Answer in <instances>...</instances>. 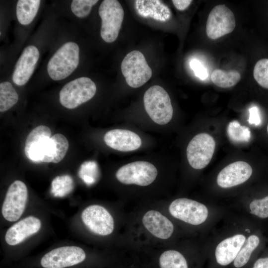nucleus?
<instances>
[{
	"label": "nucleus",
	"mask_w": 268,
	"mask_h": 268,
	"mask_svg": "<svg viewBox=\"0 0 268 268\" xmlns=\"http://www.w3.org/2000/svg\"><path fill=\"white\" fill-rule=\"evenodd\" d=\"M51 131L44 125L34 128L28 135L24 148L26 157L35 162H53L55 152Z\"/></svg>",
	"instance_id": "obj_1"
},
{
	"label": "nucleus",
	"mask_w": 268,
	"mask_h": 268,
	"mask_svg": "<svg viewBox=\"0 0 268 268\" xmlns=\"http://www.w3.org/2000/svg\"><path fill=\"white\" fill-rule=\"evenodd\" d=\"M79 61V48L73 42L62 46L49 60L47 71L54 80L64 79L71 74L77 68Z\"/></svg>",
	"instance_id": "obj_2"
},
{
	"label": "nucleus",
	"mask_w": 268,
	"mask_h": 268,
	"mask_svg": "<svg viewBox=\"0 0 268 268\" xmlns=\"http://www.w3.org/2000/svg\"><path fill=\"white\" fill-rule=\"evenodd\" d=\"M145 110L155 123L164 125L172 118L173 109L170 96L161 86L153 85L148 88L143 96Z\"/></svg>",
	"instance_id": "obj_3"
},
{
	"label": "nucleus",
	"mask_w": 268,
	"mask_h": 268,
	"mask_svg": "<svg viewBox=\"0 0 268 268\" xmlns=\"http://www.w3.org/2000/svg\"><path fill=\"white\" fill-rule=\"evenodd\" d=\"M98 12L101 19L102 39L107 43L114 42L119 35L124 19L122 5L116 0H104L100 5Z\"/></svg>",
	"instance_id": "obj_4"
},
{
	"label": "nucleus",
	"mask_w": 268,
	"mask_h": 268,
	"mask_svg": "<svg viewBox=\"0 0 268 268\" xmlns=\"http://www.w3.org/2000/svg\"><path fill=\"white\" fill-rule=\"evenodd\" d=\"M96 86L89 78L81 77L67 83L60 92L61 104L74 109L90 100L95 95Z\"/></svg>",
	"instance_id": "obj_5"
},
{
	"label": "nucleus",
	"mask_w": 268,
	"mask_h": 268,
	"mask_svg": "<svg viewBox=\"0 0 268 268\" xmlns=\"http://www.w3.org/2000/svg\"><path fill=\"white\" fill-rule=\"evenodd\" d=\"M121 67L127 84L133 88H138L144 84L152 74L144 56L136 50L130 52L125 56Z\"/></svg>",
	"instance_id": "obj_6"
},
{
	"label": "nucleus",
	"mask_w": 268,
	"mask_h": 268,
	"mask_svg": "<svg viewBox=\"0 0 268 268\" xmlns=\"http://www.w3.org/2000/svg\"><path fill=\"white\" fill-rule=\"evenodd\" d=\"M157 174L154 165L147 161H138L120 167L116 173V177L124 184L146 186L153 182Z\"/></svg>",
	"instance_id": "obj_7"
},
{
	"label": "nucleus",
	"mask_w": 268,
	"mask_h": 268,
	"mask_svg": "<svg viewBox=\"0 0 268 268\" xmlns=\"http://www.w3.org/2000/svg\"><path fill=\"white\" fill-rule=\"evenodd\" d=\"M28 199V190L25 184L15 180L8 187L3 201L1 214L5 220L15 222L23 214Z\"/></svg>",
	"instance_id": "obj_8"
},
{
	"label": "nucleus",
	"mask_w": 268,
	"mask_h": 268,
	"mask_svg": "<svg viewBox=\"0 0 268 268\" xmlns=\"http://www.w3.org/2000/svg\"><path fill=\"white\" fill-rule=\"evenodd\" d=\"M215 147L214 138L207 133L195 135L189 142L186 150L190 166L195 169H202L211 161Z\"/></svg>",
	"instance_id": "obj_9"
},
{
	"label": "nucleus",
	"mask_w": 268,
	"mask_h": 268,
	"mask_svg": "<svg viewBox=\"0 0 268 268\" xmlns=\"http://www.w3.org/2000/svg\"><path fill=\"white\" fill-rule=\"evenodd\" d=\"M86 258L84 251L76 246H64L45 254L40 264L44 268H66L82 263Z\"/></svg>",
	"instance_id": "obj_10"
},
{
	"label": "nucleus",
	"mask_w": 268,
	"mask_h": 268,
	"mask_svg": "<svg viewBox=\"0 0 268 268\" xmlns=\"http://www.w3.org/2000/svg\"><path fill=\"white\" fill-rule=\"evenodd\" d=\"M169 211L175 218L194 225L203 223L208 214L205 205L187 198L173 201L169 206Z\"/></svg>",
	"instance_id": "obj_11"
},
{
	"label": "nucleus",
	"mask_w": 268,
	"mask_h": 268,
	"mask_svg": "<svg viewBox=\"0 0 268 268\" xmlns=\"http://www.w3.org/2000/svg\"><path fill=\"white\" fill-rule=\"evenodd\" d=\"M235 25L233 12L224 4L217 5L209 13L206 33L208 38L215 40L232 32Z\"/></svg>",
	"instance_id": "obj_12"
},
{
	"label": "nucleus",
	"mask_w": 268,
	"mask_h": 268,
	"mask_svg": "<svg viewBox=\"0 0 268 268\" xmlns=\"http://www.w3.org/2000/svg\"><path fill=\"white\" fill-rule=\"evenodd\" d=\"M81 217L85 226L96 235L108 236L114 231V219L108 210L102 205L88 206L82 211Z\"/></svg>",
	"instance_id": "obj_13"
},
{
	"label": "nucleus",
	"mask_w": 268,
	"mask_h": 268,
	"mask_svg": "<svg viewBox=\"0 0 268 268\" xmlns=\"http://www.w3.org/2000/svg\"><path fill=\"white\" fill-rule=\"evenodd\" d=\"M42 226L41 220L33 215L28 216L14 223L5 232L4 240L9 246H16L38 232Z\"/></svg>",
	"instance_id": "obj_14"
},
{
	"label": "nucleus",
	"mask_w": 268,
	"mask_h": 268,
	"mask_svg": "<svg viewBox=\"0 0 268 268\" xmlns=\"http://www.w3.org/2000/svg\"><path fill=\"white\" fill-rule=\"evenodd\" d=\"M252 172V168L248 163L236 161L220 171L217 177V183L223 188L234 187L247 181Z\"/></svg>",
	"instance_id": "obj_15"
},
{
	"label": "nucleus",
	"mask_w": 268,
	"mask_h": 268,
	"mask_svg": "<svg viewBox=\"0 0 268 268\" xmlns=\"http://www.w3.org/2000/svg\"><path fill=\"white\" fill-rule=\"evenodd\" d=\"M38 49L34 46L26 47L19 58L12 75L13 82L17 85L26 84L32 75L39 58Z\"/></svg>",
	"instance_id": "obj_16"
},
{
	"label": "nucleus",
	"mask_w": 268,
	"mask_h": 268,
	"mask_svg": "<svg viewBox=\"0 0 268 268\" xmlns=\"http://www.w3.org/2000/svg\"><path fill=\"white\" fill-rule=\"evenodd\" d=\"M104 140L108 146L123 152L135 150L141 145V140L139 135L127 130H110L105 134Z\"/></svg>",
	"instance_id": "obj_17"
},
{
	"label": "nucleus",
	"mask_w": 268,
	"mask_h": 268,
	"mask_svg": "<svg viewBox=\"0 0 268 268\" xmlns=\"http://www.w3.org/2000/svg\"><path fill=\"white\" fill-rule=\"evenodd\" d=\"M142 222L148 232L160 239L169 238L174 231V226L170 220L155 210L147 211L143 216Z\"/></svg>",
	"instance_id": "obj_18"
},
{
	"label": "nucleus",
	"mask_w": 268,
	"mask_h": 268,
	"mask_svg": "<svg viewBox=\"0 0 268 268\" xmlns=\"http://www.w3.org/2000/svg\"><path fill=\"white\" fill-rule=\"evenodd\" d=\"M246 241L242 234H236L228 237L217 246L215 256L217 263L221 266H226L235 259Z\"/></svg>",
	"instance_id": "obj_19"
},
{
	"label": "nucleus",
	"mask_w": 268,
	"mask_h": 268,
	"mask_svg": "<svg viewBox=\"0 0 268 268\" xmlns=\"http://www.w3.org/2000/svg\"><path fill=\"white\" fill-rule=\"evenodd\" d=\"M135 7L138 14L144 17L165 22L171 16L170 9L160 0H135Z\"/></svg>",
	"instance_id": "obj_20"
},
{
	"label": "nucleus",
	"mask_w": 268,
	"mask_h": 268,
	"mask_svg": "<svg viewBox=\"0 0 268 268\" xmlns=\"http://www.w3.org/2000/svg\"><path fill=\"white\" fill-rule=\"evenodd\" d=\"M39 0H19L16 5V16L24 25L30 24L35 18L40 6Z\"/></svg>",
	"instance_id": "obj_21"
},
{
	"label": "nucleus",
	"mask_w": 268,
	"mask_h": 268,
	"mask_svg": "<svg viewBox=\"0 0 268 268\" xmlns=\"http://www.w3.org/2000/svg\"><path fill=\"white\" fill-rule=\"evenodd\" d=\"M210 78L212 82L221 88H229L236 85L241 79V75L237 70L224 71L215 69L212 72Z\"/></svg>",
	"instance_id": "obj_22"
},
{
	"label": "nucleus",
	"mask_w": 268,
	"mask_h": 268,
	"mask_svg": "<svg viewBox=\"0 0 268 268\" xmlns=\"http://www.w3.org/2000/svg\"><path fill=\"white\" fill-rule=\"evenodd\" d=\"M18 100V95L8 81L0 84V111L5 112L13 107Z\"/></svg>",
	"instance_id": "obj_23"
},
{
	"label": "nucleus",
	"mask_w": 268,
	"mask_h": 268,
	"mask_svg": "<svg viewBox=\"0 0 268 268\" xmlns=\"http://www.w3.org/2000/svg\"><path fill=\"white\" fill-rule=\"evenodd\" d=\"M260 243L259 238L255 235L250 236L239 252L234 261V265L239 268L245 266L249 261L252 253L258 246Z\"/></svg>",
	"instance_id": "obj_24"
},
{
	"label": "nucleus",
	"mask_w": 268,
	"mask_h": 268,
	"mask_svg": "<svg viewBox=\"0 0 268 268\" xmlns=\"http://www.w3.org/2000/svg\"><path fill=\"white\" fill-rule=\"evenodd\" d=\"M159 265L160 268H188L183 255L173 250L166 251L161 255Z\"/></svg>",
	"instance_id": "obj_25"
},
{
	"label": "nucleus",
	"mask_w": 268,
	"mask_h": 268,
	"mask_svg": "<svg viewBox=\"0 0 268 268\" xmlns=\"http://www.w3.org/2000/svg\"><path fill=\"white\" fill-rule=\"evenodd\" d=\"M227 133L229 138L236 142H248L251 138L250 129L246 126H241L237 121L229 123Z\"/></svg>",
	"instance_id": "obj_26"
},
{
	"label": "nucleus",
	"mask_w": 268,
	"mask_h": 268,
	"mask_svg": "<svg viewBox=\"0 0 268 268\" xmlns=\"http://www.w3.org/2000/svg\"><path fill=\"white\" fill-rule=\"evenodd\" d=\"M73 188V180L70 176H59L52 182L51 193L55 197H64L69 193Z\"/></svg>",
	"instance_id": "obj_27"
},
{
	"label": "nucleus",
	"mask_w": 268,
	"mask_h": 268,
	"mask_svg": "<svg viewBox=\"0 0 268 268\" xmlns=\"http://www.w3.org/2000/svg\"><path fill=\"white\" fill-rule=\"evenodd\" d=\"M253 75L260 85L268 89V59H262L256 63Z\"/></svg>",
	"instance_id": "obj_28"
},
{
	"label": "nucleus",
	"mask_w": 268,
	"mask_h": 268,
	"mask_svg": "<svg viewBox=\"0 0 268 268\" xmlns=\"http://www.w3.org/2000/svg\"><path fill=\"white\" fill-rule=\"evenodd\" d=\"M54 145L55 157L53 163L60 162L65 156L69 143L67 138L61 134H57L51 137Z\"/></svg>",
	"instance_id": "obj_29"
},
{
	"label": "nucleus",
	"mask_w": 268,
	"mask_h": 268,
	"mask_svg": "<svg viewBox=\"0 0 268 268\" xmlns=\"http://www.w3.org/2000/svg\"><path fill=\"white\" fill-rule=\"evenodd\" d=\"M98 1L97 0H73L70 8L76 16L84 18L90 13L92 7Z\"/></svg>",
	"instance_id": "obj_30"
},
{
	"label": "nucleus",
	"mask_w": 268,
	"mask_h": 268,
	"mask_svg": "<svg viewBox=\"0 0 268 268\" xmlns=\"http://www.w3.org/2000/svg\"><path fill=\"white\" fill-rule=\"evenodd\" d=\"M250 213L260 218L268 217V196L262 199L253 200L250 204Z\"/></svg>",
	"instance_id": "obj_31"
},
{
	"label": "nucleus",
	"mask_w": 268,
	"mask_h": 268,
	"mask_svg": "<svg viewBox=\"0 0 268 268\" xmlns=\"http://www.w3.org/2000/svg\"><path fill=\"white\" fill-rule=\"evenodd\" d=\"M96 165L94 162H85L80 166L79 177L88 184L94 181L93 173L96 171Z\"/></svg>",
	"instance_id": "obj_32"
},
{
	"label": "nucleus",
	"mask_w": 268,
	"mask_h": 268,
	"mask_svg": "<svg viewBox=\"0 0 268 268\" xmlns=\"http://www.w3.org/2000/svg\"><path fill=\"white\" fill-rule=\"evenodd\" d=\"M190 66L196 76L201 80H205L208 76L207 69L202 63L197 59H193L190 62Z\"/></svg>",
	"instance_id": "obj_33"
},
{
	"label": "nucleus",
	"mask_w": 268,
	"mask_h": 268,
	"mask_svg": "<svg viewBox=\"0 0 268 268\" xmlns=\"http://www.w3.org/2000/svg\"><path fill=\"white\" fill-rule=\"evenodd\" d=\"M248 122L251 125L256 126L261 124V118L259 109L257 106H254L250 108Z\"/></svg>",
	"instance_id": "obj_34"
},
{
	"label": "nucleus",
	"mask_w": 268,
	"mask_h": 268,
	"mask_svg": "<svg viewBox=\"0 0 268 268\" xmlns=\"http://www.w3.org/2000/svg\"><path fill=\"white\" fill-rule=\"evenodd\" d=\"M190 0H173L172 2L175 7L179 10H184L187 8L192 3Z\"/></svg>",
	"instance_id": "obj_35"
},
{
	"label": "nucleus",
	"mask_w": 268,
	"mask_h": 268,
	"mask_svg": "<svg viewBox=\"0 0 268 268\" xmlns=\"http://www.w3.org/2000/svg\"><path fill=\"white\" fill-rule=\"evenodd\" d=\"M253 268H268V258L259 259Z\"/></svg>",
	"instance_id": "obj_36"
},
{
	"label": "nucleus",
	"mask_w": 268,
	"mask_h": 268,
	"mask_svg": "<svg viewBox=\"0 0 268 268\" xmlns=\"http://www.w3.org/2000/svg\"><path fill=\"white\" fill-rule=\"evenodd\" d=\"M246 231H247L248 233H249L250 231L248 229H246Z\"/></svg>",
	"instance_id": "obj_37"
},
{
	"label": "nucleus",
	"mask_w": 268,
	"mask_h": 268,
	"mask_svg": "<svg viewBox=\"0 0 268 268\" xmlns=\"http://www.w3.org/2000/svg\"><path fill=\"white\" fill-rule=\"evenodd\" d=\"M267 131H268V127H267Z\"/></svg>",
	"instance_id": "obj_38"
}]
</instances>
